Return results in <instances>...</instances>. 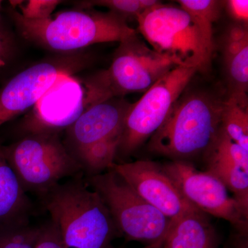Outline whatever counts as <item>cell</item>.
Segmentation results:
<instances>
[{
	"label": "cell",
	"instance_id": "6da1fadb",
	"mask_svg": "<svg viewBox=\"0 0 248 248\" xmlns=\"http://www.w3.org/2000/svg\"><path fill=\"white\" fill-rule=\"evenodd\" d=\"M223 102L202 91L182 94L150 139V151L171 161L204 159L219 132Z\"/></svg>",
	"mask_w": 248,
	"mask_h": 248
},
{
	"label": "cell",
	"instance_id": "7a4b0ae2",
	"mask_svg": "<svg viewBox=\"0 0 248 248\" xmlns=\"http://www.w3.org/2000/svg\"><path fill=\"white\" fill-rule=\"evenodd\" d=\"M63 248H111L120 234L100 196L77 179L42 197Z\"/></svg>",
	"mask_w": 248,
	"mask_h": 248
},
{
	"label": "cell",
	"instance_id": "3957f363",
	"mask_svg": "<svg viewBox=\"0 0 248 248\" xmlns=\"http://www.w3.org/2000/svg\"><path fill=\"white\" fill-rule=\"evenodd\" d=\"M16 27L26 40L59 52H73L95 44L118 42L136 34L126 19L112 14L68 11L45 20H29L11 11Z\"/></svg>",
	"mask_w": 248,
	"mask_h": 248
},
{
	"label": "cell",
	"instance_id": "277c9868",
	"mask_svg": "<svg viewBox=\"0 0 248 248\" xmlns=\"http://www.w3.org/2000/svg\"><path fill=\"white\" fill-rule=\"evenodd\" d=\"M175 66L135 34L120 42L108 69L86 81L85 108L130 93H145Z\"/></svg>",
	"mask_w": 248,
	"mask_h": 248
},
{
	"label": "cell",
	"instance_id": "5b68a950",
	"mask_svg": "<svg viewBox=\"0 0 248 248\" xmlns=\"http://www.w3.org/2000/svg\"><path fill=\"white\" fill-rule=\"evenodd\" d=\"M2 148L25 192H33L41 198L60 184L62 179L82 169L60 141L58 133L29 134Z\"/></svg>",
	"mask_w": 248,
	"mask_h": 248
},
{
	"label": "cell",
	"instance_id": "8992f818",
	"mask_svg": "<svg viewBox=\"0 0 248 248\" xmlns=\"http://www.w3.org/2000/svg\"><path fill=\"white\" fill-rule=\"evenodd\" d=\"M138 29L151 48L176 65L206 73L213 55L206 48L200 29L180 6L163 3L137 19Z\"/></svg>",
	"mask_w": 248,
	"mask_h": 248
},
{
	"label": "cell",
	"instance_id": "52a82bcc",
	"mask_svg": "<svg viewBox=\"0 0 248 248\" xmlns=\"http://www.w3.org/2000/svg\"><path fill=\"white\" fill-rule=\"evenodd\" d=\"M89 185L106 204L120 234L151 245L165 239L171 220L143 200L113 170L91 176Z\"/></svg>",
	"mask_w": 248,
	"mask_h": 248
},
{
	"label": "cell",
	"instance_id": "ba28073f",
	"mask_svg": "<svg viewBox=\"0 0 248 248\" xmlns=\"http://www.w3.org/2000/svg\"><path fill=\"white\" fill-rule=\"evenodd\" d=\"M197 72L194 68L175 66L131 104L124 120L117 153L133 154L151 138Z\"/></svg>",
	"mask_w": 248,
	"mask_h": 248
},
{
	"label": "cell",
	"instance_id": "9c48e42d",
	"mask_svg": "<svg viewBox=\"0 0 248 248\" xmlns=\"http://www.w3.org/2000/svg\"><path fill=\"white\" fill-rule=\"evenodd\" d=\"M162 168L191 205L206 215L229 222L236 232L248 234V212L218 178L186 161H170Z\"/></svg>",
	"mask_w": 248,
	"mask_h": 248
},
{
	"label": "cell",
	"instance_id": "30bf717a",
	"mask_svg": "<svg viewBox=\"0 0 248 248\" xmlns=\"http://www.w3.org/2000/svg\"><path fill=\"white\" fill-rule=\"evenodd\" d=\"M80 58L66 57L32 65L0 90V126L35 106L60 77L79 69Z\"/></svg>",
	"mask_w": 248,
	"mask_h": 248
},
{
	"label": "cell",
	"instance_id": "8fae6325",
	"mask_svg": "<svg viewBox=\"0 0 248 248\" xmlns=\"http://www.w3.org/2000/svg\"><path fill=\"white\" fill-rule=\"evenodd\" d=\"M110 169L117 172L147 203L171 221L197 209L184 198L161 164L139 160L113 164Z\"/></svg>",
	"mask_w": 248,
	"mask_h": 248
},
{
	"label": "cell",
	"instance_id": "7c38bea8",
	"mask_svg": "<svg viewBox=\"0 0 248 248\" xmlns=\"http://www.w3.org/2000/svg\"><path fill=\"white\" fill-rule=\"evenodd\" d=\"M64 75L56 81L58 97L53 89L49 91L53 94L45 95L52 102L39 101L33 113L24 124L26 135L37 133H58L62 128H68L85 110V93L82 88L71 77Z\"/></svg>",
	"mask_w": 248,
	"mask_h": 248
},
{
	"label": "cell",
	"instance_id": "4fadbf2b",
	"mask_svg": "<svg viewBox=\"0 0 248 248\" xmlns=\"http://www.w3.org/2000/svg\"><path fill=\"white\" fill-rule=\"evenodd\" d=\"M131 104L112 98L85 108L67 128V140L73 156L96 142L121 135Z\"/></svg>",
	"mask_w": 248,
	"mask_h": 248
},
{
	"label": "cell",
	"instance_id": "5bb4252c",
	"mask_svg": "<svg viewBox=\"0 0 248 248\" xmlns=\"http://www.w3.org/2000/svg\"><path fill=\"white\" fill-rule=\"evenodd\" d=\"M223 65L230 99L248 107V30L240 24H231L222 42Z\"/></svg>",
	"mask_w": 248,
	"mask_h": 248
},
{
	"label": "cell",
	"instance_id": "9a60e30c",
	"mask_svg": "<svg viewBox=\"0 0 248 248\" xmlns=\"http://www.w3.org/2000/svg\"><path fill=\"white\" fill-rule=\"evenodd\" d=\"M163 248H221L216 228L198 209L171 221Z\"/></svg>",
	"mask_w": 248,
	"mask_h": 248
},
{
	"label": "cell",
	"instance_id": "2e32d148",
	"mask_svg": "<svg viewBox=\"0 0 248 248\" xmlns=\"http://www.w3.org/2000/svg\"><path fill=\"white\" fill-rule=\"evenodd\" d=\"M32 203L0 146V227L29 223Z\"/></svg>",
	"mask_w": 248,
	"mask_h": 248
},
{
	"label": "cell",
	"instance_id": "e0dca14e",
	"mask_svg": "<svg viewBox=\"0 0 248 248\" xmlns=\"http://www.w3.org/2000/svg\"><path fill=\"white\" fill-rule=\"evenodd\" d=\"M204 160L206 162V170L223 183L236 202L248 213V173L211 155Z\"/></svg>",
	"mask_w": 248,
	"mask_h": 248
},
{
	"label": "cell",
	"instance_id": "ac0fdd59",
	"mask_svg": "<svg viewBox=\"0 0 248 248\" xmlns=\"http://www.w3.org/2000/svg\"><path fill=\"white\" fill-rule=\"evenodd\" d=\"M179 6L186 11L200 29L209 53L213 55V26L221 16L223 1L217 0H179Z\"/></svg>",
	"mask_w": 248,
	"mask_h": 248
},
{
	"label": "cell",
	"instance_id": "d6986e66",
	"mask_svg": "<svg viewBox=\"0 0 248 248\" xmlns=\"http://www.w3.org/2000/svg\"><path fill=\"white\" fill-rule=\"evenodd\" d=\"M120 138L121 135H117L104 139L78 152L74 156L81 169L91 173V176L101 174L115 164L114 159L118 151Z\"/></svg>",
	"mask_w": 248,
	"mask_h": 248
},
{
	"label": "cell",
	"instance_id": "ffe728a7",
	"mask_svg": "<svg viewBox=\"0 0 248 248\" xmlns=\"http://www.w3.org/2000/svg\"><path fill=\"white\" fill-rule=\"evenodd\" d=\"M220 128L228 138L248 151V107L228 98L223 102Z\"/></svg>",
	"mask_w": 248,
	"mask_h": 248
},
{
	"label": "cell",
	"instance_id": "44dd1931",
	"mask_svg": "<svg viewBox=\"0 0 248 248\" xmlns=\"http://www.w3.org/2000/svg\"><path fill=\"white\" fill-rule=\"evenodd\" d=\"M161 3L156 0H96L83 1L81 4L82 8L86 9L96 6L107 8L109 12L127 20L128 18L138 19L142 14Z\"/></svg>",
	"mask_w": 248,
	"mask_h": 248
},
{
	"label": "cell",
	"instance_id": "7402d4cb",
	"mask_svg": "<svg viewBox=\"0 0 248 248\" xmlns=\"http://www.w3.org/2000/svg\"><path fill=\"white\" fill-rule=\"evenodd\" d=\"M40 232L29 223L0 227V248H35Z\"/></svg>",
	"mask_w": 248,
	"mask_h": 248
},
{
	"label": "cell",
	"instance_id": "603a6c76",
	"mask_svg": "<svg viewBox=\"0 0 248 248\" xmlns=\"http://www.w3.org/2000/svg\"><path fill=\"white\" fill-rule=\"evenodd\" d=\"M208 155L231 163L248 173V151L228 138L221 128L205 158Z\"/></svg>",
	"mask_w": 248,
	"mask_h": 248
},
{
	"label": "cell",
	"instance_id": "cb8c5ba5",
	"mask_svg": "<svg viewBox=\"0 0 248 248\" xmlns=\"http://www.w3.org/2000/svg\"><path fill=\"white\" fill-rule=\"evenodd\" d=\"M21 1H11L12 5L19 6L20 11H18L22 17L29 20H45L51 17L57 6L61 1L57 0H31L26 4Z\"/></svg>",
	"mask_w": 248,
	"mask_h": 248
},
{
	"label": "cell",
	"instance_id": "d4e9b609",
	"mask_svg": "<svg viewBox=\"0 0 248 248\" xmlns=\"http://www.w3.org/2000/svg\"><path fill=\"white\" fill-rule=\"evenodd\" d=\"M35 248H63L58 229L51 221L40 227Z\"/></svg>",
	"mask_w": 248,
	"mask_h": 248
},
{
	"label": "cell",
	"instance_id": "484cf974",
	"mask_svg": "<svg viewBox=\"0 0 248 248\" xmlns=\"http://www.w3.org/2000/svg\"><path fill=\"white\" fill-rule=\"evenodd\" d=\"M223 6L235 24L248 27V0H228L223 1Z\"/></svg>",
	"mask_w": 248,
	"mask_h": 248
},
{
	"label": "cell",
	"instance_id": "4316f807",
	"mask_svg": "<svg viewBox=\"0 0 248 248\" xmlns=\"http://www.w3.org/2000/svg\"><path fill=\"white\" fill-rule=\"evenodd\" d=\"M14 46L9 35L0 30V71L7 66L13 55Z\"/></svg>",
	"mask_w": 248,
	"mask_h": 248
},
{
	"label": "cell",
	"instance_id": "83f0119b",
	"mask_svg": "<svg viewBox=\"0 0 248 248\" xmlns=\"http://www.w3.org/2000/svg\"><path fill=\"white\" fill-rule=\"evenodd\" d=\"M164 239L161 240V241H158V242L155 243V244L148 245V246H145L143 248H163L164 246Z\"/></svg>",
	"mask_w": 248,
	"mask_h": 248
},
{
	"label": "cell",
	"instance_id": "f1b7e54d",
	"mask_svg": "<svg viewBox=\"0 0 248 248\" xmlns=\"http://www.w3.org/2000/svg\"><path fill=\"white\" fill-rule=\"evenodd\" d=\"M1 1H0V8H1Z\"/></svg>",
	"mask_w": 248,
	"mask_h": 248
}]
</instances>
